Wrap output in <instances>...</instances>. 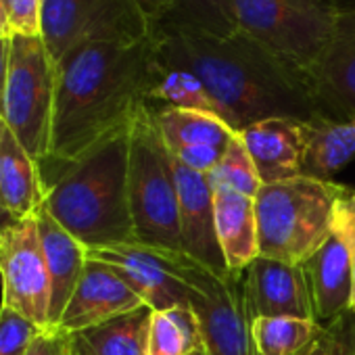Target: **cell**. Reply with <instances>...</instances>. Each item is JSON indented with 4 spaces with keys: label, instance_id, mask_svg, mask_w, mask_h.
Here are the masks:
<instances>
[{
    "label": "cell",
    "instance_id": "cell-1",
    "mask_svg": "<svg viewBox=\"0 0 355 355\" xmlns=\"http://www.w3.org/2000/svg\"><path fill=\"white\" fill-rule=\"evenodd\" d=\"M153 42L163 65L189 69L203 82L234 132L268 117H324L303 73L241 32L220 36L191 26L157 24Z\"/></svg>",
    "mask_w": 355,
    "mask_h": 355
},
{
    "label": "cell",
    "instance_id": "cell-2",
    "mask_svg": "<svg viewBox=\"0 0 355 355\" xmlns=\"http://www.w3.org/2000/svg\"><path fill=\"white\" fill-rule=\"evenodd\" d=\"M153 34L138 44L92 42L69 51L57 67L55 117L49 159L61 165L130 125L148 105L157 76Z\"/></svg>",
    "mask_w": 355,
    "mask_h": 355
},
{
    "label": "cell",
    "instance_id": "cell-3",
    "mask_svg": "<svg viewBox=\"0 0 355 355\" xmlns=\"http://www.w3.org/2000/svg\"><path fill=\"white\" fill-rule=\"evenodd\" d=\"M130 130L132 123L69 163L40 167L42 207L86 249L136 243L128 189Z\"/></svg>",
    "mask_w": 355,
    "mask_h": 355
},
{
    "label": "cell",
    "instance_id": "cell-4",
    "mask_svg": "<svg viewBox=\"0 0 355 355\" xmlns=\"http://www.w3.org/2000/svg\"><path fill=\"white\" fill-rule=\"evenodd\" d=\"M343 189L345 184L305 173L263 184L255 197L259 257L303 266L332 234Z\"/></svg>",
    "mask_w": 355,
    "mask_h": 355
},
{
    "label": "cell",
    "instance_id": "cell-5",
    "mask_svg": "<svg viewBox=\"0 0 355 355\" xmlns=\"http://www.w3.org/2000/svg\"><path fill=\"white\" fill-rule=\"evenodd\" d=\"M128 189L136 243L184 253L171 153L157 130L150 105H144L132 121Z\"/></svg>",
    "mask_w": 355,
    "mask_h": 355
},
{
    "label": "cell",
    "instance_id": "cell-6",
    "mask_svg": "<svg viewBox=\"0 0 355 355\" xmlns=\"http://www.w3.org/2000/svg\"><path fill=\"white\" fill-rule=\"evenodd\" d=\"M236 32L305 71L326 49L336 26L332 0H230Z\"/></svg>",
    "mask_w": 355,
    "mask_h": 355
},
{
    "label": "cell",
    "instance_id": "cell-7",
    "mask_svg": "<svg viewBox=\"0 0 355 355\" xmlns=\"http://www.w3.org/2000/svg\"><path fill=\"white\" fill-rule=\"evenodd\" d=\"M57 67L42 36H11L3 119L24 148L46 161L53 138Z\"/></svg>",
    "mask_w": 355,
    "mask_h": 355
},
{
    "label": "cell",
    "instance_id": "cell-8",
    "mask_svg": "<svg viewBox=\"0 0 355 355\" xmlns=\"http://www.w3.org/2000/svg\"><path fill=\"white\" fill-rule=\"evenodd\" d=\"M153 24L136 0H42V40L55 65L73 49L92 42L138 44Z\"/></svg>",
    "mask_w": 355,
    "mask_h": 355
},
{
    "label": "cell",
    "instance_id": "cell-9",
    "mask_svg": "<svg viewBox=\"0 0 355 355\" xmlns=\"http://www.w3.org/2000/svg\"><path fill=\"white\" fill-rule=\"evenodd\" d=\"M187 274L193 282L191 309L201 326L205 355H257L243 272L216 274L189 257Z\"/></svg>",
    "mask_w": 355,
    "mask_h": 355
},
{
    "label": "cell",
    "instance_id": "cell-10",
    "mask_svg": "<svg viewBox=\"0 0 355 355\" xmlns=\"http://www.w3.org/2000/svg\"><path fill=\"white\" fill-rule=\"evenodd\" d=\"M0 276L3 307L51 330V276L36 216L17 220L0 232Z\"/></svg>",
    "mask_w": 355,
    "mask_h": 355
},
{
    "label": "cell",
    "instance_id": "cell-11",
    "mask_svg": "<svg viewBox=\"0 0 355 355\" xmlns=\"http://www.w3.org/2000/svg\"><path fill=\"white\" fill-rule=\"evenodd\" d=\"M88 259L109 266L153 311L191 307L193 282L187 274L184 253L150 249L138 243L86 249Z\"/></svg>",
    "mask_w": 355,
    "mask_h": 355
},
{
    "label": "cell",
    "instance_id": "cell-12",
    "mask_svg": "<svg viewBox=\"0 0 355 355\" xmlns=\"http://www.w3.org/2000/svg\"><path fill=\"white\" fill-rule=\"evenodd\" d=\"M303 78L324 117L355 115V5L338 7L330 42L303 71Z\"/></svg>",
    "mask_w": 355,
    "mask_h": 355
},
{
    "label": "cell",
    "instance_id": "cell-13",
    "mask_svg": "<svg viewBox=\"0 0 355 355\" xmlns=\"http://www.w3.org/2000/svg\"><path fill=\"white\" fill-rule=\"evenodd\" d=\"M150 109L171 157L199 173H209L220 163L230 138L236 134L222 117L211 113L161 105H150Z\"/></svg>",
    "mask_w": 355,
    "mask_h": 355
},
{
    "label": "cell",
    "instance_id": "cell-14",
    "mask_svg": "<svg viewBox=\"0 0 355 355\" xmlns=\"http://www.w3.org/2000/svg\"><path fill=\"white\" fill-rule=\"evenodd\" d=\"M171 165L178 187V214H180L184 255L216 274H228L218 243L214 189L209 187L207 173H199L173 157Z\"/></svg>",
    "mask_w": 355,
    "mask_h": 355
},
{
    "label": "cell",
    "instance_id": "cell-15",
    "mask_svg": "<svg viewBox=\"0 0 355 355\" xmlns=\"http://www.w3.org/2000/svg\"><path fill=\"white\" fill-rule=\"evenodd\" d=\"M142 299L109 266L88 259L84 274L57 324L63 334H76L86 328L109 322L117 315L142 307Z\"/></svg>",
    "mask_w": 355,
    "mask_h": 355
},
{
    "label": "cell",
    "instance_id": "cell-16",
    "mask_svg": "<svg viewBox=\"0 0 355 355\" xmlns=\"http://www.w3.org/2000/svg\"><path fill=\"white\" fill-rule=\"evenodd\" d=\"M259 173L261 187L303 173L307 153V121L293 117H268L239 132Z\"/></svg>",
    "mask_w": 355,
    "mask_h": 355
},
{
    "label": "cell",
    "instance_id": "cell-17",
    "mask_svg": "<svg viewBox=\"0 0 355 355\" xmlns=\"http://www.w3.org/2000/svg\"><path fill=\"white\" fill-rule=\"evenodd\" d=\"M243 276L253 320L280 315L315 320L307 278L301 266L257 257Z\"/></svg>",
    "mask_w": 355,
    "mask_h": 355
},
{
    "label": "cell",
    "instance_id": "cell-18",
    "mask_svg": "<svg viewBox=\"0 0 355 355\" xmlns=\"http://www.w3.org/2000/svg\"><path fill=\"white\" fill-rule=\"evenodd\" d=\"M307 278L315 322H328L351 313L353 268L345 241L332 228L326 243L301 266Z\"/></svg>",
    "mask_w": 355,
    "mask_h": 355
},
{
    "label": "cell",
    "instance_id": "cell-19",
    "mask_svg": "<svg viewBox=\"0 0 355 355\" xmlns=\"http://www.w3.org/2000/svg\"><path fill=\"white\" fill-rule=\"evenodd\" d=\"M38 234L44 249L49 276H51V309L49 324L51 330H57V324L84 274L86 268V247L78 243L57 220L40 207L36 214Z\"/></svg>",
    "mask_w": 355,
    "mask_h": 355
},
{
    "label": "cell",
    "instance_id": "cell-20",
    "mask_svg": "<svg viewBox=\"0 0 355 355\" xmlns=\"http://www.w3.org/2000/svg\"><path fill=\"white\" fill-rule=\"evenodd\" d=\"M0 193L13 220L36 216L44 203L40 163L0 119Z\"/></svg>",
    "mask_w": 355,
    "mask_h": 355
},
{
    "label": "cell",
    "instance_id": "cell-21",
    "mask_svg": "<svg viewBox=\"0 0 355 355\" xmlns=\"http://www.w3.org/2000/svg\"><path fill=\"white\" fill-rule=\"evenodd\" d=\"M216 232L228 272L241 274L259 257L255 199L218 189L214 191Z\"/></svg>",
    "mask_w": 355,
    "mask_h": 355
},
{
    "label": "cell",
    "instance_id": "cell-22",
    "mask_svg": "<svg viewBox=\"0 0 355 355\" xmlns=\"http://www.w3.org/2000/svg\"><path fill=\"white\" fill-rule=\"evenodd\" d=\"M153 309L142 305L98 326L69 334L76 355H146Z\"/></svg>",
    "mask_w": 355,
    "mask_h": 355
},
{
    "label": "cell",
    "instance_id": "cell-23",
    "mask_svg": "<svg viewBox=\"0 0 355 355\" xmlns=\"http://www.w3.org/2000/svg\"><path fill=\"white\" fill-rule=\"evenodd\" d=\"M355 157V115L347 119L320 117L307 121V153L303 173L332 180Z\"/></svg>",
    "mask_w": 355,
    "mask_h": 355
},
{
    "label": "cell",
    "instance_id": "cell-24",
    "mask_svg": "<svg viewBox=\"0 0 355 355\" xmlns=\"http://www.w3.org/2000/svg\"><path fill=\"white\" fill-rule=\"evenodd\" d=\"M326 326L307 318H255L251 324L257 355H301L322 334Z\"/></svg>",
    "mask_w": 355,
    "mask_h": 355
},
{
    "label": "cell",
    "instance_id": "cell-25",
    "mask_svg": "<svg viewBox=\"0 0 355 355\" xmlns=\"http://www.w3.org/2000/svg\"><path fill=\"white\" fill-rule=\"evenodd\" d=\"M148 103L161 105V107L203 111V113L222 117L218 103L214 101L209 90L193 71L180 69V67H169V65H163L161 61L157 65V76L148 94Z\"/></svg>",
    "mask_w": 355,
    "mask_h": 355
},
{
    "label": "cell",
    "instance_id": "cell-26",
    "mask_svg": "<svg viewBox=\"0 0 355 355\" xmlns=\"http://www.w3.org/2000/svg\"><path fill=\"white\" fill-rule=\"evenodd\" d=\"M201 347V326L191 307L153 311L146 355H191Z\"/></svg>",
    "mask_w": 355,
    "mask_h": 355
},
{
    "label": "cell",
    "instance_id": "cell-27",
    "mask_svg": "<svg viewBox=\"0 0 355 355\" xmlns=\"http://www.w3.org/2000/svg\"><path fill=\"white\" fill-rule=\"evenodd\" d=\"M207 180L214 191L228 189V191H234L253 199L257 197L261 189V180L239 132L230 138L220 163L207 173Z\"/></svg>",
    "mask_w": 355,
    "mask_h": 355
},
{
    "label": "cell",
    "instance_id": "cell-28",
    "mask_svg": "<svg viewBox=\"0 0 355 355\" xmlns=\"http://www.w3.org/2000/svg\"><path fill=\"white\" fill-rule=\"evenodd\" d=\"M173 13L161 24L191 26L220 36L236 32L230 11V0H173Z\"/></svg>",
    "mask_w": 355,
    "mask_h": 355
},
{
    "label": "cell",
    "instance_id": "cell-29",
    "mask_svg": "<svg viewBox=\"0 0 355 355\" xmlns=\"http://www.w3.org/2000/svg\"><path fill=\"white\" fill-rule=\"evenodd\" d=\"M40 332L44 330L21 313L0 307V355H26Z\"/></svg>",
    "mask_w": 355,
    "mask_h": 355
},
{
    "label": "cell",
    "instance_id": "cell-30",
    "mask_svg": "<svg viewBox=\"0 0 355 355\" xmlns=\"http://www.w3.org/2000/svg\"><path fill=\"white\" fill-rule=\"evenodd\" d=\"M11 36H40L42 0H3Z\"/></svg>",
    "mask_w": 355,
    "mask_h": 355
},
{
    "label": "cell",
    "instance_id": "cell-31",
    "mask_svg": "<svg viewBox=\"0 0 355 355\" xmlns=\"http://www.w3.org/2000/svg\"><path fill=\"white\" fill-rule=\"evenodd\" d=\"M332 228L340 234V239L347 245V251L351 255V268H353V297H351V313H355V191L345 187L338 195L336 207H334V222Z\"/></svg>",
    "mask_w": 355,
    "mask_h": 355
},
{
    "label": "cell",
    "instance_id": "cell-32",
    "mask_svg": "<svg viewBox=\"0 0 355 355\" xmlns=\"http://www.w3.org/2000/svg\"><path fill=\"white\" fill-rule=\"evenodd\" d=\"M353 326L355 313H347L326 326L330 338V355H353Z\"/></svg>",
    "mask_w": 355,
    "mask_h": 355
},
{
    "label": "cell",
    "instance_id": "cell-33",
    "mask_svg": "<svg viewBox=\"0 0 355 355\" xmlns=\"http://www.w3.org/2000/svg\"><path fill=\"white\" fill-rule=\"evenodd\" d=\"M67 340L69 334H63L59 330H44L34 338L26 355H65Z\"/></svg>",
    "mask_w": 355,
    "mask_h": 355
},
{
    "label": "cell",
    "instance_id": "cell-34",
    "mask_svg": "<svg viewBox=\"0 0 355 355\" xmlns=\"http://www.w3.org/2000/svg\"><path fill=\"white\" fill-rule=\"evenodd\" d=\"M138 7L144 11V15L150 19V24H161L173 13V0H136Z\"/></svg>",
    "mask_w": 355,
    "mask_h": 355
},
{
    "label": "cell",
    "instance_id": "cell-35",
    "mask_svg": "<svg viewBox=\"0 0 355 355\" xmlns=\"http://www.w3.org/2000/svg\"><path fill=\"white\" fill-rule=\"evenodd\" d=\"M9 63H11V38L0 36V117L5 109V88L9 78Z\"/></svg>",
    "mask_w": 355,
    "mask_h": 355
},
{
    "label": "cell",
    "instance_id": "cell-36",
    "mask_svg": "<svg viewBox=\"0 0 355 355\" xmlns=\"http://www.w3.org/2000/svg\"><path fill=\"white\" fill-rule=\"evenodd\" d=\"M301 355H330V338H328V330H324V334Z\"/></svg>",
    "mask_w": 355,
    "mask_h": 355
},
{
    "label": "cell",
    "instance_id": "cell-37",
    "mask_svg": "<svg viewBox=\"0 0 355 355\" xmlns=\"http://www.w3.org/2000/svg\"><path fill=\"white\" fill-rule=\"evenodd\" d=\"M13 222H17V220H13L11 214L7 211V207H5V203H3V193H0V232H3L7 226H11Z\"/></svg>",
    "mask_w": 355,
    "mask_h": 355
},
{
    "label": "cell",
    "instance_id": "cell-38",
    "mask_svg": "<svg viewBox=\"0 0 355 355\" xmlns=\"http://www.w3.org/2000/svg\"><path fill=\"white\" fill-rule=\"evenodd\" d=\"M0 36L11 38V30H9V21H7V13H5L3 0H0Z\"/></svg>",
    "mask_w": 355,
    "mask_h": 355
},
{
    "label": "cell",
    "instance_id": "cell-39",
    "mask_svg": "<svg viewBox=\"0 0 355 355\" xmlns=\"http://www.w3.org/2000/svg\"><path fill=\"white\" fill-rule=\"evenodd\" d=\"M65 355H76V353H73V347H71V340H67V349H65Z\"/></svg>",
    "mask_w": 355,
    "mask_h": 355
},
{
    "label": "cell",
    "instance_id": "cell-40",
    "mask_svg": "<svg viewBox=\"0 0 355 355\" xmlns=\"http://www.w3.org/2000/svg\"><path fill=\"white\" fill-rule=\"evenodd\" d=\"M191 355H205V349L201 347V349H197V351H195V353H191Z\"/></svg>",
    "mask_w": 355,
    "mask_h": 355
},
{
    "label": "cell",
    "instance_id": "cell-41",
    "mask_svg": "<svg viewBox=\"0 0 355 355\" xmlns=\"http://www.w3.org/2000/svg\"><path fill=\"white\" fill-rule=\"evenodd\" d=\"M353 355H355V326H353Z\"/></svg>",
    "mask_w": 355,
    "mask_h": 355
}]
</instances>
